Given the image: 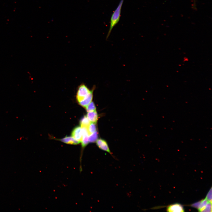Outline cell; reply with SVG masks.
Segmentation results:
<instances>
[{
	"label": "cell",
	"mask_w": 212,
	"mask_h": 212,
	"mask_svg": "<svg viewBox=\"0 0 212 212\" xmlns=\"http://www.w3.org/2000/svg\"><path fill=\"white\" fill-rule=\"evenodd\" d=\"M124 0H120L118 6L112 14L110 21V25L106 39L109 36L113 27L119 22L122 7Z\"/></svg>",
	"instance_id": "obj_1"
},
{
	"label": "cell",
	"mask_w": 212,
	"mask_h": 212,
	"mask_svg": "<svg viewBox=\"0 0 212 212\" xmlns=\"http://www.w3.org/2000/svg\"><path fill=\"white\" fill-rule=\"evenodd\" d=\"M92 90H90L85 84H81L78 87L76 99L79 102L82 100Z\"/></svg>",
	"instance_id": "obj_2"
},
{
	"label": "cell",
	"mask_w": 212,
	"mask_h": 212,
	"mask_svg": "<svg viewBox=\"0 0 212 212\" xmlns=\"http://www.w3.org/2000/svg\"><path fill=\"white\" fill-rule=\"evenodd\" d=\"M167 211L170 212H183L184 209L183 206L178 203L170 205L167 208Z\"/></svg>",
	"instance_id": "obj_3"
},
{
	"label": "cell",
	"mask_w": 212,
	"mask_h": 212,
	"mask_svg": "<svg viewBox=\"0 0 212 212\" xmlns=\"http://www.w3.org/2000/svg\"><path fill=\"white\" fill-rule=\"evenodd\" d=\"M71 135L80 143L81 142L82 136L81 127L78 126L74 128L72 132Z\"/></svg>",
	"instance_id": "obj_4"
},
{
	"label": "cell",
	"mask_w": 212,
	"mask_h": 212,
	"mask_svg": "<svg viewBox=\"0 0 212 212\" xmlns=\"http://www.w3.org/2000/svg\"><path fill=\"white\" fill-rule=\"evenodd\" d=\"M82 136L81 142L82 147L84 148L89 143L88 136L89 135L87 127H82Z\"/></svg>",
	"instance_id": "obj_5"
},
{
	"label": "cell",
	"mask_w": 212,
	"mask_h": 212,
	"mask_svg": "<svg viewBox=\"0 0 212 212\" xmlns=\"http://www.w3.org/2000/svg\"><path fill=\"white\" fill-rule=\"evenodd\" d=\"M96 142L97 145L100 149L112 155V153L110 151L108 144L106 141L104 140L100 139H97Z\"/></svg>",
	"instance_id": "obj_6"
},
{
	"label": "cell",
	"mask_w": 212,
	"mask_h": 212,
	"mask_svg": "<svg viewBox=\"0 0 212 212\" xmlns=\"http://www.w3.org/2000/svg\"><path fill=\"white\" fill-rule=\"evenodd\" d=\"M93 90L90 93L82 100L79 102L82 107H85L92 101L93 98Z\"/></svg>",
	"instance_id": "obj_7"
},
{
	"label": "cell",
	"mask_w": 212,
	"mask_h": 212,
	"mask_svg": "<svg viewBox=\"0 0 212 212\" xmlns=\"http://www.w3.org/2000/svg\"><path fill=\"white\" fill-rule=\"evenodd\" d=\"M87 117L90 122L95 123L98 118V115L96 111L88 112Z\"/></svg>",
	"instance_id": "obj_8"
},
{
	"label": "cell",
	"mask_w": 212,
	"mask_h": 212,
	"mask_svg": "<svg viewBox=\"0 0 212 212\" xmlns=\"http://www.w3.org/2000/svg\"><path fill=\"white\" fill-rule=\"evenodd\" d=\"M60 140L63 143L68 144L76 145L80 143L73 137L70 136H66L64 138L60 139Z\"/></svg>",
	"instance_id": "obj_9"
},
{
	"label": "cell",
	"mask_w": 212,
	"mask_h": 212,
	"mask_svg": "<svg viewBox=\"0 0 212 212\" xmlns=\"http://www.w3.org/2000/svg\"><path fill=\"white\" fill-rule=\"evenodd\" d=\"M90 121L87 117L84 116L80 120V124L81 127H88L90 124Z\"/></svg>",
	"instance_id": "obj_10"
},
{
	"label": "cell",
	"mask_w": 212,
	"mask_h": 212,
	"mask_svg": "<svg viewBox=\"0 0 212 212\" xmlns=\"http://www.w3.org/2000/svg\"><path fill=\"white\" fill-rule=\"evenodd\" d=\"M98 134L97 132L96 131L90 134L88 136V140L89 142L94 143L97 140Z\"/></svg>",
	"instance_id": "obj_11"
},
{
	"label": "cell",
	"mask_w": 212,
	"mask_h": 212,
	"mask_svg": "<svg viewBox=\"0 0 212 212\" xmlns=\"http://www.w3.org/2000/svg\"><path fill=\"white\" fill-rule=\"evenodd\" d=\"M212 203L209 202L205 206L198 210L200 212H211Z\"/></svg>",
	"instance_id": "obj_12"
},
{
	"label": "cell",
	"mask_w": 212,
	"mask_h": 212,
	"mask_svg": "<svg viewBox=\"0 0 212 212\" xmlns=\"http://www.w3.org/2000/svg\"><path fill=\"white\" fill-rule=\"evenodd\" d=\"M87 129L89 135L96 131L97 130L96 123L93 122L90 123L87 127Z\"/></svg>",
	"instance_id": "obj_13"
},
{
	"label": "cell",
	"mask_w": 212,
	"mask_h": 212,
	"mask_svg": "<svg viewBox=\"0 0 212 212\" xmlns=\"http://www.w3.org/2000/svg\"><path fill=\"white\" fill-rule=\"evenodd\" d=\"M87 112L96 111V107L94 103L92 102L88 105L86 107Z\"/></svg>",
	"instance_id": "obj_14"
},
{
	"label": "cell",
	"mask_w": 212,
	"mask_h": 212,
	"mask_svg": "<svg viewBox=\"0 0 212 212\" xmlns=\"http://www.w3.org/2000/svg\"><path fill=\"white\" fill-rule=\"evenodd\" d=\"M209 202L212 203V188H211L206 198Z\"/></svg>",
	"instance_id": "obj_15"
}]
</instances>
